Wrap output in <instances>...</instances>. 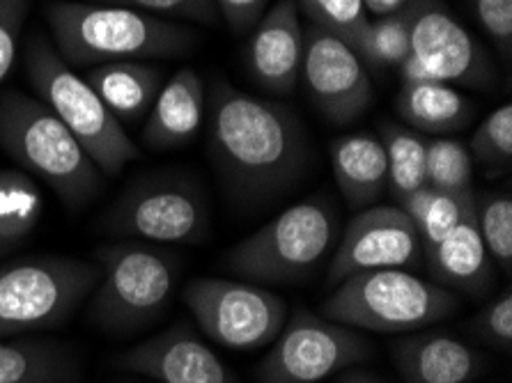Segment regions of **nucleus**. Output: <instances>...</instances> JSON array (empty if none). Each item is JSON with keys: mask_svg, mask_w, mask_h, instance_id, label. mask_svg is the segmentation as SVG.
<instances>
[{"mask_svg": "<svg viewBox=\"0 0 512 383\" xmlns=\"http://www.w3.org/2000/svg\"><path fill=\"white\" fill-rule=\"evenodd\" d=\"M209 152L223 182L242 202L292 189L306 173L310 145L290 108L214 81L207 95Z\"/></svg>", "mask_w": 512, "mask_h": 383, "instance_id": "obj_1", "label": "nucleus"}, {"mask_svg": "<svg viewBox=\"0 0 512 383\" xmlns=\"http://www.w3.org/2000/svg\"><path fill=\"white\" fill-rule=\"evenodd\" d=\"M44 14L58 56L72 69L120 60L177 58L196 44V35L180 23L120 5L49 3Z\"/></svg>", "mask_w": 512, "mask_h": 383, "instance_id": "obj_2", "label": "nucleus"}, {"mask_svg": "<svg viewBox=\"0 0 512 383\" xmlns=\"http://www.w3.org/2000/svg\"><path fill=\"white\" fill-rule=\"evenodd\" d=\"M0 147L40 177L62 205L81 209L102 191L104 175L79 140L37 97L7 90L0 95Z\"/></svg>", "mask_w": 512, "mask_h": 383, "instance_id": "obj_3", "label": "nucleus"}, {"mask_svg": "<svg viewBox=\"0 0 512 383\" xmlns=\"http://www.w3.org/2000/svg\"><path fill=\"white\" fill-rule=\"evenodd\" d=\"M26 72L37 99L72 131L104 177L120 175L127 163L141 156L118 117L108 111L85 78L58 56L46 35L33 33L26 42Z\"/></svg>", "mask_w": 512, "mask_h": 383, "instance_id": "obj_4", "label": "nucleus"}, {"mask_svg": "<svg viewBox=\"0 0 512 383\" xmlns=\"http://www.w3.org/2000/svg\"><path fill=\"white\" fill-rule=\"evenodd\" d=\"M338 234L340 216L333 200L329 195H313L239 241L223 264L237 276L262 285L301 283L331 253Z\"/></svg>", "mask_w": 512, "mask_h": 383, "instance_id": "obj_5", "label": "nucleus"}, {"mask_svg": "<svg viewBox=\"0 0 512 383\" xmlns=\"http://www.w3.org/2000/svg\"><path fill=\"white\" fill-rule=\"evenodd\" d=\"M102 278L90 303V319L104 331H141L164 315L173 299L180 260L150 241L99 246Z\"/></svg>", "mask_w": 512, "mask_h": 383, "instance_id": "obj_6", "label": "nucleus"}, {"mask_svg": "<svg viewBox=\"0 0 512 383\" xmlns=\"http://www.w3.org/2000/svg\"><path fill=\"white\" fill-rule=\"evenodd\" d=\"M457 308L451 289L402 269L363 271L338 283L322 315L349 328L411 333L446 319Z\"/></svg>", "mask_w": 512, "mask_h": 383, "instance_id": "obj_7", "label": "nucleus"}, {"mask_svg": "<svg viewBox=\"0 0 512 383\" xmlns=\"http://www.w3.org/2000/svg\"><path fill=\"white\" fill-rule=\"evenodd\" d=\"M102 271L74 257H28L0 267V338L58 328L95 292Z\"/></svg>", "mask_w": 512, "mask_h": 383, "instance_id": "obj_8", "label": "nucleus"}, {"mask_svg": "<svg viewBox=\"0 0 512 383\" xmlns=\"http://www.w3.org/2000/svg\"><path fill=\"white\" fill-rule=\"evenodd\" d=\"M108 232L150 244L193 246L209 234V202L205 191L182 175H147L131 182L111 209Z\"/></svg>", "mask_w": 512, "mask_h": 383, "instance_id": "obj_9", "label": "nucleus"}, {"mask_svg": "<svg viewBox=\"0 0 512 383\" xmlns=\"http://www.w3.org/2000/svg\"><path fill=\"white\" fill-rule=\"evenodd\" d=\"M182 296L207 338L237 351L271 345L287 319L281 296L244 280L196 278Z\"/></svg>", "mask_w": 512, "mask_h": 383, "instance_id": "obj_10", "label": "nucleus"}, {"mask_svg": "<svg viewBox=\"0 0 512 383\" xmlns=\"http://www.w3.org/2000/svg\"><path fill=\"white\" fill-rule=\"evenodd\" d=\"M370 354V342L356 328L299 306L271 342L258 367V383H317L366 361Z\"/></svg>", "mask_w": 512, "mask_h": 383, "instance_id": "obj_11", "label": "nucleus"}, {"mask_svg": "<svg viewBox=\"0 0 512 383\" xmlns=\"http://www.w3.org/2000/svg\"><path fill=\"white\" fill-rule=\"evenodd\" d=\"M411 17L409 58L421 67L425 81L490 88L494 65L487 51L444 0H407Z\"/></svg>", "mask_w": 512, "mask_h": 383, "instance_id": "obj_12", "label": "nucleus"}, {"mask_svg": "<svg viewBox=\"0 0 512 383\" xmlns=\"http://www.w3.org/2000/svg\"><path fill=\"white\" fill-rule=\"evenodd\" d=\"M301 81L308 97L333 124H349L368 111L375 90L366 65L343 37L310 23L304 28Z\"/></svg>", "mask_w": 512, "mask_h": 383, "instance_id": "obj_13", "label": "nucleus"}, {"mask_svg": "<svg viewBox=\"0 0 512 383\" xmlns=\"http://www.w3.org/2000/svg\"><path fill=\"white\" fill-rule=\"evenodd\" d=\"M423 244L416 225L400 207H366L347 223L329 267V285L363 271L411 267Z\"/></svg>", "mask_w": 512, "mask_h": 383, "instance_id": "obj_14", "label": "nucleus"}, {"mask_svg": "<svg viewBox=\"0 0 512 383\" xmlns=\"http://www.w3.org/2000/svg\"><path fill=\"white\" fill-rule=\"evenodd\" d=\"M115 365L159 383H239L228 365L184 322L124 351Z\"/></svg>", "mask_w": 512, "mask_h": 383, "instance_id": "obj_15", "label": "nucleus"}, {"mask_svg": "<svg viewBox=\"0 0 512 383\" xmlns=\"http://www.w3.org/2000/svg\"><path fill=\"white\" fill-rule=\"evenodd\" d=\"M304 62V26L297 0H278L262 14L246 46L248 72L274 95H292L301 81Z\"/></svg>", "mask_w": 512, "mask_h": 383, "instance_id": "obj_16", "label": "nucleus"}, {"mask_svg": "<svg viewBox=\"0 0 512 383\" xmlns=\"http://www.w3.org/2000/svg\"><path fill=\"white\" fill-rule=\"evenodd\" d=\"M207 113V88L193 69L184 67L161 85L147 124L145 143L154 150H173L191 143L203 127Z\"/></svg>", "mask_w": 512, "mask_h": 383, "instance_id": "obj_17", "label": "nucleus"}, {"mask_svg": "<svg viewBox=\"0 0 512 383\" xmlns=\"http://www.w3.org/2000/svg\"><path fill=\"white\" fill-rule=\"evenodd\" d=\"M395 365L407 383H469L483 370V356L446 333H416L395 342Z\"/></svg>", "mask_w": 512, "mask_h": 383, "instance_id": "obj_18", "label": "nucleus"}, {"mask_svg": "<svg viewBox=\"0 0 512 383\" xmlns=\"http://www.w3.org/2000/svg\"><path fill=\"white\" fill-rule=\"evenodd\" d=\"M473 205H476V198H473ZM473 205L451 234L430 250L428 262L437 285L480 296L492 283V257L480 237Z\"/></svg>", "mask_w": 512, "mask_h": 383, "instance_id": "obj_19", "label": "nucleus"}, {"mask_svg": "<svg viewBox=\"0 0 512 383\" xmlns=\"http://www.w3.org/2000/svg\"><path fill=\"white\" fill-rule=\"evenodd\" d=\"M331 168L347 205L366 209L389 186V161L375 134H349L331 143Z\"/></svg>", "mask_w": 512, "mask_h": 383, "instance_id": "obj_20", "label": "nucleus"}, {"mask_svg": "<svg viewBox=\"0 0 512 383\" xmlns=\"http://www.w3.org/2000/svg\"><path fill=\"white\" fill-rule=\"evenodd\" d=\"M85 83L97 92L120 124H136L150 115L164 78L157 67L141 60H120L90 67L85 72Z\"/></svg>", "mask_w": 512, "mask_h": 383, "instance_id": "obj_21", "label": "nucleus"}, {"mask_svg": "<svg viewBox=\"0 0 512 383\" xmlns=\"http://www.w3.org/2000/svg\"><path fill=\"white\" fill-rule=\"evenodd\" d=\"M79 356L65 345L0 338V383H81Z\"/></svg>", "mask_w": 512, "mask_h": 383, "instance_id": "obj_22", "label": "nucleus"}, {"mask_svg": "<svg viewBox=\"0 0 512 383\" xmlns=\"http://www.w3.org/2000/svg\"><path fill=\"white\" fill-rule=\"evenodd\" d=\"M395 111L418 134L444 136L467 127L473 115L471 99L446 83H402Z\"/></svg>", "mask_w": 512, "mask_h": 383, "instance_id": "obj_23", "label": "nucleus"}, {"mask_svg": "<svg viewBox=\"0 0 512 383\" xmlns=\"http://www.w3.org/2000/svg\"><path fill=\"white\" fill-rule=\"evenodd\" d=\"M473 198H476L473 189L464 193H448L432 189V186H423V189L400 198V209L411 218V223L416 225L418 234H421L425 255L434 246L441 244L455 225L462 221V216L473 205Z\"/></svg>", "mask_w": 512, "mask_h": 383, "instance_id": "obj_24", "label": "nucleus"}, {"mask_svg": "<svg viewBox=\"0 0 512 383\" xmlns=\"http://www.w3.org/2000/svg\"><path fill=\"white\" fill-rule=\"evenodd\" d=\"M379 140H382L386 161H389V184L398 198L428 186V173H425L428 140L423 134L389 122L379 129Z\"/></svg>", "mask_w": 512, "mask_h": 383, "instance_id": "obj_25", "label": "nucleus"}, {"mask_svg": "<svg viewBox=\"0 0 512 383\" xmlns=\"http://www.w3.org/2000/svg\"><path fill=\"white\" fill-rule=\"evenodd\" d=\"M44 198L23 170H0V239L17 246L40 223Z\"/></svg>", "mask_w": 512, "mask_h": 383, "instance_id": "obj_26", "label": "nucleus"}, {"mask_svg": "<svg viewBox=\"0 0 512 383\" xmlns=\"http://www.w3.org/2000/svg\"><path fill=\"white\" fill-rule=\"evenodd\" d=\"M411 17L409 7H400L398 12L368 21L366 30L356 39L354 51L359 53L363 65L375 69H398L407 60L411 51Z\"/></svg>", "mask_w": 512, "mask_h": 383, "instance_id": "obj_27", "label": "nucleus"}, {"mask_svg": "<svg viewBox=\"0 0 512 383\" xmlns=\"http://www.w3.org/2000/svg\"><path fill=\"white\" fill-rule=\"evenodd\" d=\"M476 223L483 244L492 260L510 271L512 267V195L508 191H494L487 195L476 193Z\"/></svg>", "mask_w": 512, "mask_h": 383, "instance_id": "obj_28", "label": "nucleus"}, {"mask_svg": "<svg viewBox=\"0 0 512 383\" xmlns=\"http://www.w3.org/2000/svg\"><path fill=\"white\" fill-rule=\"evenodd\" d=\"M425 173H428V186L432 189L448 193L471 191L473 159L469 147L455 138L428 140Z\"/></svg>", "mask_w": 512, "mask_h": 383, "instance_id": "obj_29", "label": "nucleus"}, {"mask_svg": "<svg viewBox=\"0 0 512 383\" xmlns=\"http://www.w3.org/2000/svg\"><path fill=\"white\" fill-rule=\"evenodd\" d=\"M471 159L490 170L512 163V106L503 104L480 122L469 145Z\"/></svg>", "mask_w": 512, "mask_h": 383, "instance_id": "obj_30", "label": "nucleus"}, {"mask_svg": "<svg viewBox=\"0 0 512 383\" xmlns=\"http://www.w3.org/2000/svg\"><path fill=\"white\" fill-rule=\"evenodd\" d=\"M297 7L313 26L343 37L352 49L368 26V14L361 0H299Z\"/></svg>", "mask_w": 512, "mask_h": 383, "instance_id": "obj_31", "label": "nucleus"}, {"mask_svg": "<svg viewBox=\"0 0 512 383\" xmlns=\"http://www.w3.org/2000/svg\"><path fill=\"white\" fill-rule=\"evenodd\" d=\"M104 5H120L129 10L150 14V17H170V19H186L205 23V26H216L219 23V10L214 0H97Z\"/></svg>", "mask_w": 512, "mask_h": 383, "instance_id": "obj_32", "label": "nucleus"}, {"mask_svg": "<svg viewBox=\"0 0 512 383\" xmlns=\"http://www.w3.org/2000/svg\"><path fill=\"white\" fill-rule=\"evenodd\" d=\"M473 333L490 345L510 351L512 347V292L503 289L499 299L492 301L480 315L473 319Z\"/></svg>", "mask_w": 512, "mask_h": 383, "instance_id": "obj_33", "label": "nucleus"}, {"mask_svg": "<svg viewBox=\"0 0 512 383\" xmlns=\"http://www.w3.org/2000/svg\"><path fill=\"white\" fill-rule=\"evenodd\" d=\"M480 28L501 51L503 62L512 58V0H471Z\"/></svg>", "mask_w": 512, "mask_h": 383, "instance_id": "obj_34", "label": "nucleus"}, {"mask_svg": "<svg viewBox=\"0 0 512 383\" xmlns=\"http://www.w3.org/2000/svg\"><path fill=\"white\" fill-rule=\"evenodd\" d=\"M30 0H0V83L17 60L21 28L26 23Z\"/></svg>", "mask_w": 512, "mask_h": 383, "instance_id": "obj_35", "label": "nucleus"}, {"mask_svg": "<svg viewBox=\"0 0 512 383\" xmlns=\"http://www.w3.org/2000/svg\"><path fill=\"white\" fill-rule=\"evenodd\" d=\"M219 17L235 35L251 33L255 23L267 12L271 0H214Z\"/></svg>", "mask_w": 512, "mask_h": 383, "instance_id": "obj_36", "label": "nucleus"}, {"mask_svg": "<svg viewBox=\"0 0 512 383\" xmlns=\"http://www.w3.org/2000/svg\"><path fill=\"white\" fill-rule=\"evenodd\" d=\"M363 10L377 14V17H386V14L398 12L400 7H405L407 0H361Z\"/></svg>", "mask_w": 512, "mask_h": 383, "instance_id": "obj_37", "label": "nucleus"}, {"mask_svg": "<svg viewBox=\"0 0 512 383\" xmlns=\"http://www.w3.org/2000/svg\"><path fill=\"white\" fill-rule=\"evenodd\" d=\"M338 383H379V381L372 379V374H366V372H347L338 379Z\"/></svg>", "mask_w": 512, "mask_h": 383, "instance_id": "obj_38", "label": "nucleus"}, {"mask_svg": "<svg viewBox=\"0 0 512 383\" xmlns=\"http://www.w3.org/2000/svg\"><path fill=\"white\" fill-rule=\"evenodd\" d=\"M14 246L12 244H7V241H3V239H0V257H3V255H7V253H10V250H12Z\"/></svg>", "mask_w": 512, "mask_h": 383, "instance_id": "obj_39", "label": "nucleus"}]
</instances>
